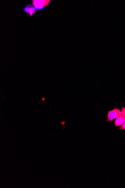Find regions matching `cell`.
I'll list each match as a JSON object with an SVG mask.
<instances>
[{"mask_svg": "<svg viewBox=\"0 0 125 188\" xmlns=\"http://www.w3.org/2000/svg\"><path fill=\"white\" fill-rule=\"evenodd\" d=\"M121 115V111L119 109L114 108L112 110L108 112L107 115V122H112L115 119H116Z\"/></svg>", "mask_w": 125, "mask_h": 188, "instance_id": "cell-1", "label": "cell"}, {"mask_svg": "<svg viewBox=\"0 0 125 188\" xmlns=\"http://www.w3.org/2000/svg\"><path fill=\"white\" fill-rule=\"evenodd\" d=\"M50 1H33V4L36 10H42L45 6L47 5Z\"/></svg>", "mask_w": 125, "mask_h": 188, "instance_id": "cell-2", "label": "cell"}, {"mask_svg": "<svg viewBox=\"0 0 125 188\" xmlns=\"http://www.w3.org/2000/svg\"><path fill=\"white\" fill-rule=\"evenodd\" d=\"M36 9L34 7H33L31 5H29L24 9V11L29 14L30 15L32 16L36 13Z\"/></svg>", "mask_w": 125, "mask_h": 188, "instance_id": "cell-3", "label": "cell"}, {"mask_svg": "<svg viewBox=\"0 0 125 188\" xmlns=\"http://www.w3.org/2000/svg\"><path fill=\"white\" fill-rule=\"evenodd\" d=\"M125 121V118L122 116H119L118 117L115 122V125L116 126H121Z\"/></svg>", "mask_w": 125, "mask_h": 188, "instance_id": "cell-4", "label": "cell"}, {"mask_svg": "<svg viewBox=\"0 0 125 188\" xmlns=\"http://www.w3.org/2000/svg\"><path fill=\"white\" fill-rule=\"evenodd\" d=\"M121 116L125 118V108L122 107L121 108Z\"/></svg>", "mask_w": 125, "mask_h": 188, "instance_id": "cell-5", "label": "cell"}, {"mask_svg": "<svg viewBox=\"0 0 125 188\" xmlns=\"http://www.w3.org/2000/svg\"><path fill=\"white\" fill-rule=\"evenodd\" d=\"M119 129L120 130H125V121L124 123H123V124L120 127Z\"/></svg>", "mask_w": 125, "mask_h": 188, "instance_id": "cell-6", "label": "cell"}]
</instances>
